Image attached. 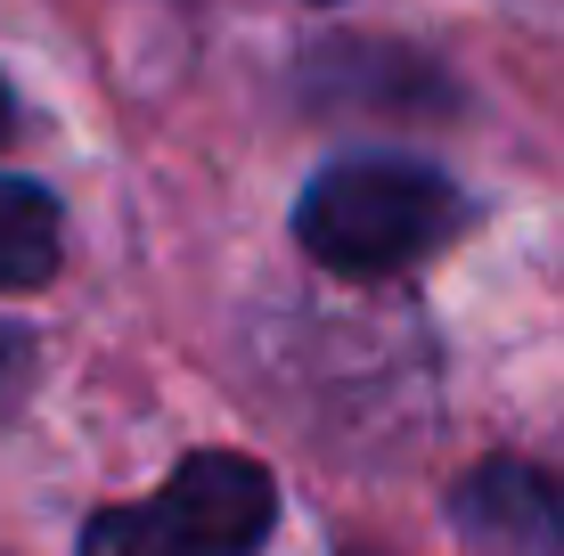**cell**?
I'll list each match as a JSON object with an SVG mask.
<instances>
[{"label":"cell","mask_w":564,"mask_h":556,"mask_svg":"<svg viewBox=\"0 0 564 556\" xmlns=\"http://www.w3.org/2000/svg\"><path fill=\"white\" fill-rule=\"evenodd\" d=\"M466 229V197L417 156H344L295 197V238L336 279H393Z\"/></svg>","instance_id":"obj_1"},{"label":"cell","mask_w":564,"mask_h":556,"mask_svg":"<svg viewBox=\"0 0 564 556\" xmlns=\"http://www.w3.org/2000/svg\"><path fill=\"white\" fill-rule=\"evenodd\" d=\"M279 524V483L246 450H188L164 491L99 508L83 556H262Z\"/></svg>","instance_id":"obj_2"},{"label":"cell","mask_w":564,"mask_h":556,"mask_svg":"<svg viewBox=\"0 0 564 556\" xmlns=\"http://www.w3.org/2000/svg\"><path fill=\"white\" fill-rule=\"evenodd\" d=\"M451 508H458L466 541H482L499 556H564V491H556V475L523 467V458L475 467Z\"/></svg>","instance_id":"obj_3"},{"label":"cell","mask_w":564,"mask_h":556,"mask_svg":"<svg viewBox=\"0 0 564 556\" xmlns=\"http://www.w3.org/2000/svg\"><path fill=\"white\" fill-rule=\"evenodd\" d=\"M57 271V197L0 172V295H25Z\"/></svg>","instance_id":"obj_4"},{"label":"cell","mask_w":564,"mask_h":556,"mask_svg":"<svg viewBox=\"0 0 564 556\" xmlns=\"http://www.w3.org/2000/svg\"><path fill=\"white\" fill-rule=\"evenodd\" d=\"M17 385H25V336H17V328H0V401H9Z\"/></svg>","instance_id":"obj_5"},{"label":"cell","mask_w":564,"mask_h":556,"mask_svg":"<svg viewBox=\"0 0 564 556\" xmlns=\"http://www.w3.org/2000/svg\"><path fill=\"white\" fill-rule=\"evenodd\" d=\"M9 123H17V107H9V83H0V140H9Z\"/></svg>","instance_id":"obj_6"}]
</instances>
